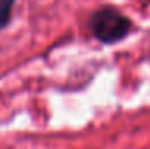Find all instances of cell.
I'll return each instance as SVG.
<instances>
[{"label":"cell","instance_id":"1","mask_svg":"<svg viewBox=\"0 0 150 149\" xmlns=\"http://www.w3.org/2000/svg\"><path fill=\"white\" fill-rule=\"evenodd\" d=\"M133 23L128 16H125L115 6H101L90 18L91 34L101 43L110 45L123 40L131 32Z\"/></svg>","mask_w":150,"mask_h":149},{"label":"cell","instance_id":"2","mask_svg":"<svg viewBox=\"0 0 150 149\" xmlns=\"http://www.w3.org/2000/svg\"><path fill=\"white\" fill-rule=\"evenodd\" d=\"M15 0H0V31L10 23Z\"/></svg>","mask_w":150,"mask_h":149}]
</instances>
